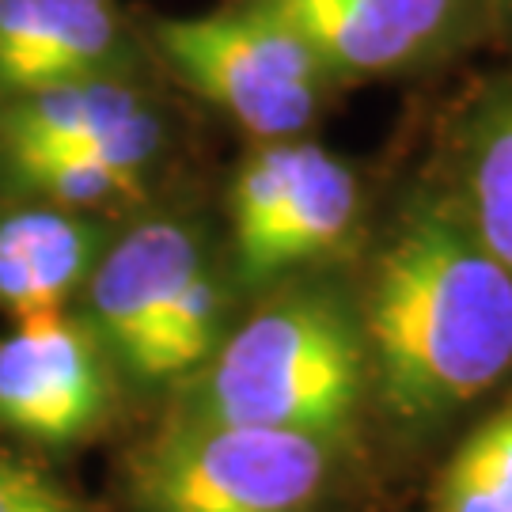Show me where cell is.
I'll return each instance as SVG.
<instances>
[{"label": "cell", "instance_id": "1", "mask_svg": "<svg viewBox=\"0 0 512 512\" xmlns=\"http://www.w3.org/2000/svg\"><path fill=\"white\" fill-rule=\"evenodd\" d=\"M357 315L368 391L387 421L414 433L452 421L512 368V274L456 198L421 194L395 217Z\"/></svg>", "mask_w": 512, "mask_h": 512}, {"label": "cell", "instance_id": "2", "mask_svg": "<svg viewBox=\"0 0 512 512\" xmlns=\"http://www.w3.org/2000/svg\"><path fill=\"white\" fill-rule=\"evenodd\" d=\"M368 391L361 315L327 285H285L224 330L171 391L179 418L342 437Z\"/></svg>", "mask_w": 512, "mask_h": 512}, {"label": "cell", "instance_id": "3", "mask_svg": "<svg viewBox=\"0 0 512 512\" xmlns=\"http://www.w3.org/2000/svg\"><path fill=\"white\" fill-rule=\"evenodd\" d=\"M334 437L167 414L129 456V512H319Z\"/></svg>", "mask_w": 512, "mask_h": 512}, {"label": "cell", "instance_id": "4", "mask_svg": "<svg viewBox=\"0 0 512 512\" xmlns=\"http://www.w3.org/2000/svg\"><path fill=\"white\" fill-rule=\"evenodd\" d=\"M152 46L179 84L258 141L308 133L334 84L300 35L243 0L160 19Z\"/></svg>", "mask_w": 512, "mask_h": 512}, {"label": "cell", "instance_id": "5", "mask_svg": "<svg viewBox=\"0 0 512 512\" xmlns=\"http://www.w3.org/2000/svg\"><path fill=\"white\" fill-rule=\"evenodd\" d=\"M213 258V243L186 213H145L114 232L73 315L107 353L118 384L148 391L152 353L183 285Z\"/></svg>", "mask_w": 512, "mask_h": 512}, {"label": "cell", "instance_id": "6", "mask_svg": "<svg viewBox=\"0 0 512 512\" xmlns=\"http://www.w3.org/2000/svg\"><path fill=\"white\" fill-rule=\"evenodd\" d=\"M118 376L73 311L38 315L0 338V433L76 448L107 425Z\"/></svg>", "mask_w": 512, "mask_h": 512}, {"label": "cell", "instance_id": "7", "mask_svg": "<svg viewBox=\"0 0 512 512\" xmlns=\"http://www.w3.org/2000/svg\"><path fill=\"white\" fill-rule=\"evenodd\" d=\"M281 19L330 80H368L418 69L456 46L478 0H243Z\"/></svg>", "mask_w": 512, "mask_h": 512}, {"label": "cell", "instance_id": "8", "mask_svg": "<svg viewBox=\"0 0 512 512\" xmlns=\"http://www.w3.org/2000/svg\"><path fill=\"white\" fill-rule=\"evenodd\" d=\"M167 148V122L133 76L80 80L0 99V156L76 152L103 156L152 179Z\"/></svg>", "mask_w": 512, "mask_h": 512}, {"label": "cell", "instance_id": "9", "mask_svg": "<svg viewBox=\"0 0 512 512\" xmlns=\"http://www.w3.org/2000/svg\"><path fill=\"white\" fill-rule=\"evenodd\" d=\"M137 73L118 0H0V99Z\"/></svg>", "mask_w": 512, "mask_h": 512}, {"label": "cell", "instance_id": "10", "mask_svg": "<svg viewBox=\"0 0 512 512\" xmlns=\"http://www.w3.org/2000/svg\"><path fill=\"white\" fill-rule=\"evenodd\" d=\"M114 228L99 213L0 198V311L16 323L73 311Z\"/></svg>", "mask_w": 512, "mask_h": 512}, {"label": "cell", "instance_id": "11", "mask_svg": "<svg viewBox=\"0 0 512 512\" xmlns=\"http://www.w3.org/2000/svg\"><path fill=\"white\" fill-rule=\"evenodd\" d=\"M357 209H361V186L346 160L308 141L304 167L289 202L281 205V213L270 224V232L258 239L255 251L228 266L232 281L251 289L289 281L300 266L334 255L346 243L357 224Z\"/></svg>", "mask_w": 512, "mask_h": 512}, {"label": "cell", "instance_id": "12", "mask_svg": "<svg viewBox=\"0 0 512 512\" xmlns=\"http://www.w3.org/2000/svg\"><path fill=\"white\" fill-rule=\"evenodd\" d=\"M459 167V213L512 274V92L486 99L475 114Z\"/></svg>", "mask_w": 512, "mask_h": 512}, {"label": "cell", "instance_id": "13", "mask_svg": "<svg viewBox=\"0 0 512 512\" xmlns=\"http://www.w3.org/2000/svg\"><path fill=\"white\" fill-rule=\"evenodd\" d=\"M429 512H512V399L459 440L440 467Z\"/></svg>", "mask_w": 512, "mask_h": 512}, {"label": "cell", "instance_id": "14", "mask_svg": "<svg viewBox=\"0 0 512 512\" xmlns=\"http://www.w3.org/2000/svg\"><path fill=\"white\" fill-rule=\"evenodd\" d=\"M0 512H88L61 482L0 448Z\"/></svg>", "mask_w": 512, "mask_h": 512}, {"label": "cell", "instance_id": "15", "mask_svg": "<svg viewBox=\"0 0 512 512\" xmlns=\"http://www.w3.org/2000/svg\"><path fill=\"white\" fill-rule=\"evenodd\" d=\"M490 4H494V12L505 19V27L512 31V0H490Z\"/></svg>", "mask_w": 512, "mask_h": 512}]
</instances>
